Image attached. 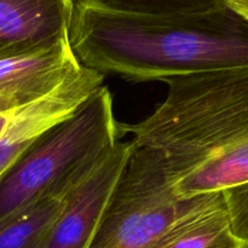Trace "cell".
<instances>
[{"label":"cell","instance_id":"7","mask_svg":"<svg viewBox=\"0 0 248 248\" xmlns=\"http://www.w3.org/2000/svg\"><path fill=\"white\" fill-rule=\"evenodd\" d=\"M103 81V74L81 67L47 96L15 111L0 140V178L41 132L77 110Z\"/></svg>","mask_w":248,"mask_h":248},{"label":"cell","instance_id":"15","mask_svg":"<svg viewBox=\"0 0 248 248\" xmlns=\"http://www.w3.org/2000/svg\"><path fill=\"white\" fill-rule=\"evenodd\" d=\"M242 248H248V244H246V242H245V244H244V247H242Z\"/></svg>","mask_w":248,"mask_h":248},{"label":"cell","instance_id":"14","mask_svg":"<svg viewBox=\"0 0 248 248\" xmlns=\"http://www.w3.org/2000/svg\"><path fill=\"white\" fill-rule=\"evenodd\" d=\"M12 114H1L0 113V140L4 137V135L6 133L7 128H9L10 120H11Z\"/></svg>","mask_w":248,"mask_h":248},{"label":"cell","instance_id":"3","mask_svg":"<svg viewBox=\"0 0 248 248\" xmlns=\"http://www.w3.org/2000/svg\"><path fill=\"white\" fill-rule=\"evenodd\" d=\"M102 85L77 110L41 132L0 178V219L46 199H63L123 135Z\"/></svg>","mask_w":248,"mask_h":248},{"label":"cell","instance_id":"4","mask_svg":"<svg viewBox=\"0 0 248 248\" xmlns=\"http://www.w3.org/2000/svg\"><path fill=\"white\" fill-rule=\"evenodd\" d=\"M132 143L89 248H150L195 198L174 193L159 152Z\"/></svg>","mask_w":248,"mask_h":248},{"label":"cell","instance_id":"9","mask_svg":"<svg viewBox=\"0 0 248 248\" xmlns=\"http://www.w3.org/2000/svg\"><path fill=\"white\" fill-rule=\"evenodd\" d=\"M234 235L222 191L202 194L150 248H242Z\"/></svg>","mask_w":248,"mask_h":248},{"label":"cell","instance_id":"6","mask_svg":"<svg viewBox=\"0 0 248 248\" xmlns=\"http://www.w3.org/2000/svg\"><path fill=\"white\" fill-rule=\"evenodd\" d=\"M69 36L46 47L0 58V113L35 103L81 68Z\"/></svg>","mask_w":248,"mask_h":248},{"label":"cell","instance_id":"13","mask_svg":"<svg viewBox=\"0 0 248 248\" xmlns=\"http://www.w3.org/2000/svg\"><path fill=\"white\" fill-rule=\"evenodd\" d=\"M227 6L248 21V0H223Z\"/></svg>","mask_w":248,"mask_h":248},{"label":"cell","instance_id":"1","mask_svg":"<svg viewBox=\"0 0 248 248\" xmlns=\"http://www.w3.org/2000/svg\"><path fill=\"white\" fill-rule=\"evenodd\" d=\"M69 43L82 67L133 82L248 65V21L225 4L137 15L75 0Z\"/></svg>","mask_w":248,"mask_h":248},{"label":"cell","instance_id":"2","mask_svg":"<svg viewBox=\"0 0 248 248\" xmlns=\"http://www.w3.org/2000/svg\"><path fill=\"white\" fill-rule=\"evenodd\" d=\"M164 82L165 101L144 120L121 124L124 133L162 155L179 198L217 193L224 170L248 147V65Z\"/></svg>","mask_w":248,"mask_h":248},{"label":"cell","instance_id":"10","mask_svg":"<svg viewBox=\"0 0 248 248\" xmlns=\"http://www.w3.org/2000/svg\"><path fill=\"white\" fill-rule=\"evenodd\" d=\"M64 198L46 199L0 219V248H45Z\"/></svg>","mask_w":248,"mask_h":248},{"label":"cell","instance_id":"8","mask_svg":"<svg viewBox=\"0 0 248 248\" xmlns=\"http://www.w3.org/2000/svg\"><path fill=\"white\" fill-rule=\"evenodd\" d=\"M75 0H0V58L69 36Z\"/></svg>","mask_w":248,"mask_h":248},{"label":"cell","instance_id":"11","mask_svg":"<svg viewBox=\"0 0 248 248\" xmlns=\"http://www.w3.org/2000/svg\"><path fill=\"white\" fill-rule=\"evenodd\" d=\"M90 5L137 15L195 14L216 9L223 0H80Z\"/></svg>","mask_w":248,"mask_h":248},{"label":"cell","instance_id":"5","mask_svg":"<svg viewBox=\"0 0 248 248\" xmlns=\"http://www.w3.org/2000/svg\"><path fill=\"white\" fill-rule=\"evenodd\" d=\"M132 145V140H119L99 164L67 194L45 248H89Z\"/></svg>","mask_w":248,"mask_h":248},{"label":"cell","instance_id":"12","mask_svg":"<svg viewBox=\"0 0 248 248\" xmlns=\"http://www.w3.org/2000/svg\"><path fill=\"white\" fill-rule=\"evenodd\" d=\"M235 236L248 244V182L222 191Z\"/></svg>","mask_w":248,"mask_h":248}]
</instances>
